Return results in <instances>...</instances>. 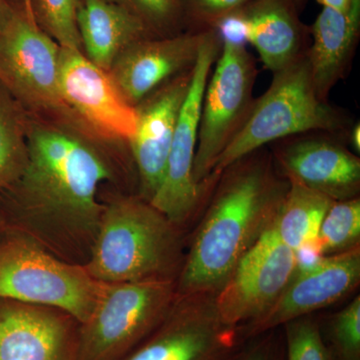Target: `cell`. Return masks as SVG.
I'll list each match as a JSON object with an SVG mask.
<instances>
[{"instance_id":"24","label":"cell","mask_w":360,"mask_h":360,"mask_svg":"<svg viewBox=\"0 0 360 360\" xmlns=\"http://www.w3.org/2000/svg\"><path fill=\"white\" fill-rule=\"evenodd\" d=\"M35 22L59 46L82 51L77 25L79 0H30Z\"/></svg>"},{"instance_id":"10","label":"cell","mask_w":360,"mask_h":360,"mask_svg":"<svg viewBox=\"0 0 360 360\" xmlns=\"http://www.w3.org/2000/svg\"><path fill=\"white\" fill-rule=\"evenodd\" d=\"M295 271V251L281 243L270 227L214 295L220 319L243 328L257 321L276 302Z\"/></svg>"},{"instance_id":"18","label":"cell","mask_w":360,"mask_h":360,"mask_svg":"<svg viewBox=\"0 0 360 360\" xmlns=\"http://www.w3.org/2000/svg\"><path fill=\"white\" fill-rule=\"evenodd\" d=\"M248 27V42L272 73L307 54L309 26L300 20L293 0H250L240 8Z\"/></svg>"},{"instance_id":"34","label":"cell","mask_w":360,"mask_h":360,"mask_svg":"<svg viewBox=\"0 0 360 360\" xmlns=\"http://www.w3.org/2000/svg\"><path fill=\"white\" fill-rule=\"evenodd\" d=\"M23 1V11H25V15L27 16L28 20L35 22L34 16H33L32 2L30 0H22Z\"/></svg>"},{"instance_id":"4","label":"cell","mask_w":360,"mask_h":360,"mask_svg":"<svg viewBox=\"0 0 360 360\" xmlns=\"http://www.w3.org/2000/svg\"><path fill=\"white\" fill-rule=\"evenodd\" d=\"M272 75L269 89L253 101L243 127L217 158L210 179H219L239 158L291 135L326 131L349 136L356 120L347 110L319 98L307 54Z\"/></svg>"},{"instance_id":"20","label":"cell","mask_w":360,"mask_h":360,"mask_svg":"<svg viewBox=\"0 0 360 360\" xmlns=\"http://www.w3.org/2000/svg\"><path fill=\"white\" fill-rule=\"evenodd\" d=\"M77 25L85 56L106 71L129 44L153 37L134 14L108 0H79Z\"/></svg>"},{"instance_id":"33","label":"cell","mask_w":360,"mask_h":360,"mask_svg":"<svg viewBox=\"0 0 360 360\" xmlns=\"http://www.w3.org/2000/svg\"><path fill=\"white\" fill-rule=\"evenodd\" d=\"M360 124L359 122L354 123L352 130L349 132V136H348V143L352 144L354 146V150L359 153L360 150Z\"/></svg>"},{"instance_id":"9","label":"cell","mask_w":360,"mask_h":360,"mask_svg":"<svg viewBox=\"0 0 360 360\" xmlns=\"http://www.w3.org/2000/svg\"><path fill=\"white\" fill-rule=\"evenodd\" d=\"M221 47V40L215 30L206 32L193 68L188 94L180 110L162 181L149 201L179 227L188 221L201 206L205 205L214 186L196 184L193 165L203 94Z\"/></svg>"},{"instance_id":"35","label":"cell","mask_w":360,"mask_h":360,"mask_svg":"<svg viewBox=\"0 0 360 360\" xmlns=\"http://www.w3.org/2000/svg\"><path fill=\"white\" fill-rule=\"evenodd\" d=\"M295 1L296 7H297L298 11L302 13L303 11V8H304L305 6H307V2L309 1V0H293Z\"/></svg>"},{"instance_id":"22","label":"cell","mask_w":360,"mask_h":360,"mask_svg":"<svg viewBox=\"0 0 360 360\" xmlns=\"http://www.w3.org/2000/svg\"><path fill=\"white\" fill-rule=\"evenodd\" d=\"M27 143L8 91L0 84V189L13 186L25 169Z\"/></svg>"},{"instance_id":"23","label":"cell","mask_w":360,"mask_h":360,"mask_svg":"<svg viewBox=\"0 0 360 360\" xmlns=\"http://www.w3.org/2000/svg\"><path fill=\"white\" fill-rule=\"evenodd\" d=\"M360 198L335 201L322 220L316 243L324 257L359 246Z\"/></svg>"},{"instance_id":"16","label":"cell","mask_w":360,"mask_h":360,"mask_svg":"<svg viewBox=\"0 0 360 360\" xmlns=\"http://www.w3.org/2000/svg\"><path fill=\"white\" fill-rule=\"evenodd\" d=\"M78 328L59 310L0 300V360H78Z\"/></svg>"},{"instance_id":"31","label":"cell","mask_w":360,"mask_h":360,"mask_svg":"<svg viewBox=\"0 0 360 360\" xmlns=\"http://www.w3.org/2000/svg\"><path fill=\"white\" fill-rule=\"evenodd\" d=\"M15 9L9 4L7 0H0V32L6 27L13 20Z\"/></svg>"},{"instance_id":"21","label":"cell","mask_w":360,"mask_h":360,"mask_svg":"<svg viewBox=\"0 0 360 360\" xmlns=\"http://www.w3.org/2000/svg\"><path fill=\"white\" fill-rule=\"evenodd\" d=\"M335 200L302 184L290 181L271 229L293 251L317 238L322 220Z\"/></svg>"},{"instance_id":"8","label":"cell","mask_w":360,"mask_h":360,"mask_svg":"<svg viewBox=\"0 0 360 360\" xmlns=\"http://www.w3.org/2000/svg\"><path fill=\"white\" fill-rule=\"evenodd\" d=\"M248 340L243 326L220 319L214 295L177 293L160 326L120 360H238Z\"/></svg>"},{"instance_id":"27","label":"cell","mask_w":360,"mask_h":360,"mask_svg":"<svg viewBox=\"0 0 360 360\" xmlns=\"http://www.w3.org/2000/svg\"><path fill=\"white\" fill-rule=\"evenodd\" d=\"M283 328L284 360H335L314 317H300L284 324Z\"/></svg>"},{"instance_id":"11","label":"cell","mask_w":360,"mask_h":360,"mask_svg":"<svg viewBox=\"0 0 360 360\" xmlns=\"http://www.w3.org/2000/svg\"><path fill=\"white\" fill-rule=\"evenodd\" d=\"M60 46L25 11H15L0 32V84L35 108H66L59 90Z\"/></svg>"},{"instance_id":"14","label":"cell","mask_w":360,"mask_h":360,"mask_svg":"<svg viewBox=\"0 0 360 360\" xmlns=\"http://www.w3.org/2000/svg\"><path fill=\"white\" fill-rule=\"evenodd\" d=\"M360 281V248L328 255L315 266L293 274L271 309L245 326L250 340L328 307L349 295Z\"/></svg>"},{"instance_id":"30","label":"cell","mask_w":360,"mask_h":360,"mask_svg":"<svg viewBox=\"0 0 360 360\" xmlns=\"http://www.w3.org/2000/svg\"><path fill=\"white\" fill-rule=\"evenodd\" d=\"M213 30L217 33L221 42L245 46L248 44V27L240 9L221 18Z\"/></svg>"},{"instance_id":"25","label":"cell","mask_w":360,"mask_h":360,"mask_svg":"<svg viewBox=\"0 0 360 360\" xmlns=\"http://www.w3.org/2000/svg\"><path fill=\"white\" fill-rule=\"evenodd\" d=\"M127 9L153 37H169L186 32L180 0H108Z\"/></svg>"},{"instance_id":"32","label":"cell","mask_w":360,"mask_h":360,"mask_svg":"<svg viewBox=\"0 0 360 360\" xmlns=\"http://www.w3.org/2000/svg\"><path fill=\"white\" fill-rule=\"evenodd\" d=\"M317 2L326 8L345 13L352 6V0H317Z\"/></svg>"},{"instance_id":"1","label":"cell","mask_w":360,"mask_h":360,"mask_svg":"<svg viewBox=\"0 0 360 360\" xmlns=\"http://www.w3.org/2000/svg\"><path fill=\"white\" fill-rule=\"evenodd\" d=\"M290 181L271 153L257 149L219 174L177 277L179 295H217L245 253L274 224Z\"/></svg>"},{"instance_id":"7","label":"cell","mask_w":360,"mask_h":360,"mask_svg":"<svg viewBox=\"0 0 360 360\" xmlns=\"http://www.w3.org/2000/svg\"><path fill=\"white\" fill-rule=\"evenodd\" d=\"M201 105L193 179L200 186H213L212 168L222 151L243 127L252 108L257 60L245 45L221 42Z\"/></svg>"},{"instance_id":"26","label":"cell","mask_w":360,"mask_h":360,"mask_svg":"<svg viewBox=\"0 0 360 360\" xmlns=\"http://www.w3.org/2000/svg\"><path fill=\"white\" fill-rule=\"evenodd\" d=\"M322 338L335 360H360V297L333 314L322 326Z\"/></svg>"},{"instance_id":"12","label":"cell","mask_w":360,"mask_h":360,"mask_svg":"<svg viewBox=\"0 0 360 360\" xmlns=\"http://www.w3.org/2000/svg\"><path fill=\"white\" fill-rule=\"evenodd\" d=\"M347 135L303 132L269 144L279 174L335 201L359 198L360 158L347 148Z\"/></svg>"},{"instance_id":"17","label":"cell","mask_w":360,"mask_h":360,"mask_svg":"<svg viewBox=\"0 0 360 360\" xmlns=\"http://www.w3.org/2000/svg\"><path fill=\"white\" fill-rule=\"evenodd\" d=\"M205 34L184 32L137 40L123 49L108 72L123 96L136 106L168 80L193 70Z\"/></svg>"},{"instance_id":"19","label":"cell","mask_w":360,"mask_h":360,"mask_svg":"<svg viewBox=\"0 0 360 360\" xmlns=\"http://www.w3.org/2000/svg\"><path fill=\"white\" fill-rule=\"evenodd\" d=\"M307 51L315 91L328 101L331 90L349 75L360 39V0L345 13L323 7L309 26Z\"/></svg>"},{"instance_id":"5","label":"cell","mask_w":360,"mask_h":360,"mask_svg":"<svg viewBox=\"0 0 360 360\" xmlns=\"http://www.w3.org/2000/svg\"><path fill=\"white\" fill-rule=\"evenodd\" d=\"M104 286L84 265L61 262L30 239L15 234L0 238V300L59 310L82 324Z\"/></svg>"},{"instance_id":"29","label":"cell","mask_w":360,"mask_h":360,"mask_svg":"<svg viewBox=\"0 0 360 360\" xmlns=\"http://www.w3.org/2000/svg\"><path fill=\"white\" fill-rule=\"evenodd\" d=\"M277 329L248 340L238 360H284L283 336Z\"/></svg>"},{"instance_id":"2","label":"cell","mask_w":360,"mask_h":360,"mask_svg":"<svg viewBox=\"0 0 360 360\" xmlns=\"http://www.w3.org/2000/svg\"><path fill=\"white\" fill-rule=\"evenodd\" d=\"M27 160L13 184L30 226L46 236L87 238L94 243L103 207L96 200L108 165L84 141L49 127H35L27 139Z\"/></svg>"},{"instance_id":"15","label":"cell","mask_w":360,"mask_h":360,"mask_svg":"<svg viewBox=\"0 0 360 360\" xmlns=\"http://www.w3.org/2000/svg\"><path fill=\"white\" fill-rule=\"evenodd\" d=\"M193 71L168 80L135 106L136 130L129 142L139 172L141 198L148 202L162 181Z\"/></svg>"},{"instance_id":"6","label":"cell","mask_w":360,"mask_h":360,"mask_svg":"<svg viewBox=\"0 0 360 360\" xmlns=\"http://www.w3.org/2000/svg\"><path fill=\"white\" fill-rule=\"evenodd\" d=\"M176 281L105 284L89 319L78 328V360H120L167 316Z\"/></svg>"},{"instance_id":"36","label":"cell","mask_w":360,"mask_h":360,"mask_svg":"<svg viewBox=\"0 0 360 360\" xmlns=\"http://www.w3.org/2000/svg\"><path fill=\"white\" fill-rule=\"evenodd\" d=\"M0 225H1V224H0Z\"/></svg>"},{"instance_id":"28","label":"cell","mask_w":360,"mask_h":360,"mask_svg":"<svg viewBox=\"0 0 360 360\" xmlns=\"http://www.w3.org/2000/svg\"><path fill=\"white\" fill-rule=\"evenodd\" d=\"M250 0H180L186 32H207L224 16L229 15Z\"/></svg>"},{"instance_id":"3","label":"cell","mask_w":360,"mask_h":360,"mask_svg":"<svg viewBox=\"0 0 360 360\" xmlns=\"http://www.w3.org/2000/svg\"><path fill=\"white\" fill-rule=\"evenodd\" d=\"M181 250L179 226L143 198H122L103 207L84 266L104 284L177 281Z\"/></svg>"},{"instance_id":"13","label":"cell","mask_w":360,"mask_h":360,"mask_svg":"<svg viewBox=\"0 0 360 360\" xmlns=\"http://www.w3.org/2000/svg\"><path fill=\"white\" fill-rule=\"evenodd\" d=\"M59 90L65 108L106 139L129 141L136 130V108L127 101L108 71L82 51L60 47Z\"/></svg>"}]
</instances>
